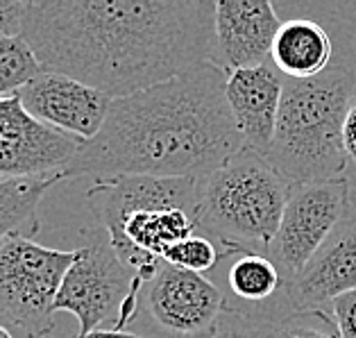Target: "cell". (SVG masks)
<instances>
[{"instance_id": "cell-9", "label": "cell", "mask_w": 356, "mask_h": 338, "mask_svg": "<svg viewBox=\"0 0 356 338\" xmlns=\"http://www.w3.org/2000/svg\"><path fill=\"white\" fill-rule=\"evenodd\" d=\"M82 143L28 114L19 95L0 98V179L64 175Z\"/></svg>"}, {"instance_id": "cell-1", "label": "cell", "mask_w": 356, "mask_h": 338, "mask_svg": "<svg viewBox=\"0 0 356 338\" xmlns=\"http://www.w3.org/2000/svg\"><path fill=\"white\" fill-rule=\"evenodd\" d=\"M213 32L209 0H30L21 37L46 73L118 100L211 62Z\"/></svg>"}, {"instance_id": "cell-3", "label": "cell", "mask_w": 356, "mask_h": 338, "mask_svg": "<svg viewBox=\"0 0 356 338\" xmlns=\"http://www.w3.org/2000/svg\"><path fill=\"white\" fill-rule=\"evenodd\" d=\"M86 207L129 271L150 284L166 252L197 234V182L125 175L95 179Z\"/></svg>"}, {"instance_id": "cell-12", "label": "cell", "mask_w": 356, "mask_h": 338, "mask_svg": "<svg viewBox=\"0 0 356 338\" xmlns=\"http://www.w3.org/2000/svg\"><path fill=\"white\" fill-rule=\"evenodd\" d=\"M216 32L211 64L225 73L270 64L277 32L282 28L268 0H216Z\"/></svg>"}, {"instance_id": "cell-8", "label": "cell", "mask_w": 356, "mask_h": 338, "mask_svg": "<svg viewBox=\"0 0 356 338\" xmlns=\"http://www.w3.org/2000/svg\"><path fill=\"white\" fill-rule=\"evenodd\" d=\"M350 211V184L345 177L293 186L280 232L268 250V257L282 271L284 282L293 280L316 257Z\"/></svg>"}, {"instance_id": "cell-16", "label": "cell", "mask_w": 356, "mask_h": 338, "mask_svg": "<svg viewBox=\"0 0 356 338\" xmlns=\"http://www.w3.org/2000/svg\"><path fill=\"white\" fill-rule=\"evenodd\" d=\"M334 43L329 32L311 19H291L277 32L270 62L289 80H311L332 68Z\"/></svg>"}, {"instance_id": "cell-7", "label": "cell", "mask_w": 356, "mask_h": 338, "mask_svg": "<svg viewBox=\"0 0 356 338\" xmlns=\"http://www.w3.org/2000/svg\"><path fill=\"white\" fill-rule=\"evenodd\" d=\"M75 250H55L25 234L0 243V316L32 338L55 332V302Z\"/></svg>"}, {"instance_id": "cell-15", "label": "cell", "mask_w": 356, "mask_h": 338, "mask_svg": "<svg viewBox=\"0 0 356 338\" xmlns=\"http://www.w3.org/2000/svg\"><path fill=\"white\" fill-rule=\"evenodd\" d=\"M213 273H218L222 280V286H218V289L225 298V311H229V314L275 325L270 311L266 309L268 302H273L280 309L286 307L289 314L293 311L291 305L275 302L280 293L282 296L286 293V282L277 264L264 252L222 250L220 264Z\"/></svg>"}, {"instance_id": "cell-11", "label": "cell", "mask_w": 356, "mask_h": 338, "mask_svg": "<svg viewBox=\"0 0 356 338\" xmlns=\"http://www.w3.org/2000/svg\"><path fill=\"white\" fill-rule=\"evenodd\" d=\"M356 291V211L338 225L327 243L302 271L286 282L295 314H327L334 300Z\"/></svg>"}, {"instance_id": "cell-21", "label": "cell", "mask_w": 356, "mask_h": 338, "mask_svg": "<svg viewBox=\"0 0 356 338\" xmlns=\"http://www.w3.org/2000/svg\"><path fill=\"white\" fill-rule=\"evenodd\" d=\"M270 323H259V320L222 311L211 338H270Z\"/></svg>"}, {"instance_id": "cell-23", "label": "cell", "mask_w": 356, "mask_h": 338, "mask_svg": "<svg viewBox=\"0 0 356 338\" xmlns=\"http://www.w3.org/2000/svg\"><path fill=\"white\" fill-rule=\"evenodd\" d=\"M30 0H0V32L21 37Z\"/></svg>"}, {"instance_id": "cell-13", "label": "cell", "mask_w": 356, "mask_h": 338, "mask_svg": "<svg viewBox=\"0 0 356 338\" xmlns=\"http://www.w3.org/2000/svg\"><path fill=\"white\" fill-rule=\"evenodd\" d=\"M16 95L28 114L82 141H91L100 132L111 107L109 95L59 73L39 75Z\"/></svg>"}, {"instance_id": "cell-10", "label": "cell", "mask_w": 356, "mask_h": 338, "mask_svg": "<svg viewBox=\"0 0 356 338\" xmlns=\"http://www.w3.org/2000/svg\"><path fill=\"white\" fill-rule=\"evenodd\" d=\"M145 286V307L161 329L177 336L213 334L225 311L222 291L213 280L163 261Z\"/></svg>"}, {"instance_id": "cell-24", "label": "cell", "mask_w": 356, "mask_h": 338, "mask_svg": "<svg viewBox=\"0 0 356 338\" xmlns=\"http://www.w3.org/2000/svg\"><path fill=\"white\" fill-rule=\"evenodd\" d=\"M343 148L350 161H356V98L347 109L345 123H343Z\"/></svg>"}, {"instance_id": "cell-6", "label": "cell", "mask_w": 356, "mask_h": 338, "mask_svg": "<svg viewBox=\"0 0 356 338\" xmlns=\"http://www.w3.org/2000/svg\"><path fill=\"white\" fill-rule=\"evenodd\" d=\"M143 282L120 261L105 230L86 232V243L75 250V261L59 289L55 311L73 314L80 332L89 334L102 323L123 329L138 314Z\"/></svg>"}, {"instance_id": "cell-26", "label": "cell", "mask_w": 356, "mask_h": 338, "mask_svg": "<svg viewBox=\"0 0 356 338\" xmlns=\"http://www.w3.org/2000/svg\"><path fill=\"white\" fill-rule=\"evenodd\" d=\"M0 338H32L28 332H23L21 327H16L7 318L0 316Z\"/></svg>"}, {"instance_id": "cell-20", "label": "cell", "mask_w": 356, "mask_h": 338, "mask_svg": "<svg viewBox=\"0 0 356 338\" xmlns=\"http://www.w3.org/2000/svg\"><path fill=\"white\" fill-rule=\"evenodd\" d=\"M332 325L327 314H291L270 327V338H341L327 329Z\"/></svg>"}, {"instance_id": "cell-25", "label": "cell", "mask_w": 356, "mask_h": 338, "mask_svg": "<svg viewBox=\"0 0 356 338\" xmlns=\"http://www.w3.org/2000/svg\"><path fill=\"white\" fill-rule=\"evenodd\" d=\"M75 338H143L138 334H132V332H125V329H95V332H89V334H77Z\"/></svg>"}, {"instance_id": "cell-17", "label": "cell", "mask_w": 356, "mask_h": 338, "mask_svg": "<svg viewBox=\"0 0 356 338\" xmlns=\"http://www.w3.org/2000/svg\"><path fill=\"white\" fill-rule=\"evenodd\" d=\"M62 175L41 179H0V243L10 234L34 236L39 232V202Z\"/></svg>"}, {"instance_id": "cell-2", "label": "cell", "mask_w": 356, "mask_h": 338, "mask_svg": "<svg viewBox=\"0 0 356 338\" xmlns=\"http://www.w3.org/2000/svg\"><path fill=\"white\" fill-rule=\"evenodd\" d=\"M243 148L227 102V73L207 62L152 89L111 100L105 125L82 143L62 177L200 182Z\"/></svg>"}, {"instance_id": "cell-5", "label": "cell", "mask_w": 356, "mask_h": 338, "mask_svg": "<svg viewBox=\"0 0 356 338\" xmlns=\"http://www.w3.org/2000/svg\"><path fill=\"white\" fill-rule=\"evenodd\" d=\"M293 186L264 154L243 148L197 182V230L225 250L268 255Z\"/></svg>"}, {"instance_id": "cell-22", "label": "cell", "mask_w": 356, "mask_h": 338, "mask_svg": "<svg viewBox=\"0 0 356 338\" xmlns=\"http://www.w3.org/2000/svg\"><path fill=\"white\" fill-rule=\"evenodd\" d=\"M332 316L341 338H356V291L334 300Z\"/></svg>"}, {"instance_id": "cell-27", "label": "cell", "mask_w": 356, "mask_h": 338, "mask_svg": "<svg viewBox=\"0 0 356 338\" xmlns=\"http://www.w3.org/2000/svg\"><path fill=\"white\" fill-rule=\"evenodd\" d=\"M37 338H57V336H55V332H48V334H41Z\"/></svg>"}, {"instance_id": "cell-19", "label": "cell", "mask_w": 356, "mask_h": 338, "mask_svg": "<svg viewBox=\"0 0 356 338\" xmlns=\"http://www.w3.org/2000/svg\"><path fill=\"white\" fill-rule=\"evenodd\" d=\"M220 257L222 252H218L213 241L209 236H204L202 232H197L193 236L179 241L177 246H172L166 252V257H163V261L175 268H181V271L204 275L218 268Z\"/></svg>"}, {"instance_id": "cell-14", "label": "cell", "mask_w": 356, "mask_h": 338, "mask_svg": "<svg viewBox=\"0 0 356 338\" xmlns=\"http://www.w3.org/2000/svg\"><path fill=\"white\" fill-rule=\"evenodd\" d=\"M286 77L270 64L227 75V102L248 150L264 154L273 143Z\"/></svg>"}, {"instance_id": "cell-18", "label": "cell", "mask_w": 356, "mask_h": 338, "mask_svg": "<svg viewBox=\"0 0 356 338\" xmlns=\"http://www.w3.org/2000/svg\"><path fill=\"white\" fill-rule=\"evenodd\" d=\"M43 73L46 71L28 41L0 32V98L16 95Z\"/></svg>"}, {"instance_id": "cell-4", "label": "cell", "mask_w": 356, "mask_h": 338, "mask_svg": "<svg viewBox=\"0 0 356 338\" xmlns=\"http://www.w3.org/2000/svg\"><path fill=\"white\" fill-rule=\"evenodd\" d=\"M356 75L336 64L311 80L284 82V98L266 159L293 182L341 179L347 168L343 123L354 100Z\"/></svg>"}]
</instances>
